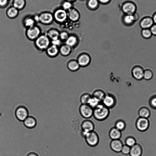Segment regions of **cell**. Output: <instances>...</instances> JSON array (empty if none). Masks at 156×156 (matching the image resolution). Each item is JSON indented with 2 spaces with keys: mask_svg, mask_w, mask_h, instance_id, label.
Segmentation results:
<instances>
[{
  "mask_svg": "<svg viewBox=\"0 0 156 156\" xmlns=\"http://www.w3.org/2000/svg\"><path fill=\"white\" fill-rule=\"evenodd\" d=\"M69 36L67 32L62 31L60 32L59 38L62 42L65 41V42Z\"/></svg>",
  "mask_w": 156,
  "mask_h": 156,
  "instance_id": "f35d334b",
  "label": "cell"
},
{
  "mask_svg": "<svg viewBox=\"0 0 156 156\" xmlns=\"http://www.w3.org/2000/svg\"><path fill=\"white\" fill-rule=\"evenodd\" d=\"M108 135L112 140L120 139L122 136V131L114 127L110 129Z\"/></svg>",
  "mask_w": 156,
  "mask_h": 156,
  "instance_id": "ffe728a7",
  "label": "cell"
},
{
  "mask_svg": "<svg viewBox=\"0 0 156 156\" xmlns=\"http://www.w3.org/2000/svg\"><path fill=\"white\" fill-rule=\"evenodd\" d=\"M144 69L140 65L134 66L131 69V72L132 77L137 81H140L143 79Z\"/></svg>",
  "mask_w": 156,
  "mask_h": 156,
  "instance_id": "52a82bcc",
  "label": "cell"
},
{
  "mask_svg": "<svg viewBox=\"0 0 156 156\" xmlns=\"http://www.w3.org/2000/svg\"><path fill=\"white\" fill-rule=\"evenodd\" d=\"M63 9L65 10H69L72 6L71 3L69 1L65 2L62 4Z\"/></svg>",
  "mask_w": 156,
  "mask_h": 156,
  "instance_id": "7bdbcfd3",
  "label": "cell"
},
{
  "mask_svg": "<svg viewBox=\"0 0 156 156\" xmlns=\"http://www.w3.org/2000/svg\"><path fill=\"white\" fill-rule=\"evenodd\" d=\"M67 16L70 20L73 21L77 20L79 18L78 12L74 9H69L67 13Z\"/></svg>",
  "mask_w": 156,
  "mask_h": 156,
  "instance_id": "f546056e",
  "label": "cell"
},
{
  "mask_svg": "<svg viewBox=\"0 0 156 156\" xmlns=\"http://www.w3.org/2000/svg\"><path fill=\"white\" fill-rule=\"evenodd\" d=\"M34 44L38 51L43 52L51 44V41L46 34L42 33L34 41Z\"/></svg>",
  "mask_w": 156,
  "mask_h": 156,
  "instance_id": "6da1fadb",
  "label": "cell"
},
{
  "mask_svg": "<svg viewBox=\"0 0 156 156\" xmlns=\"http://www.w3.org/2000/svg\"><path fill=\"white\" fill-rule=\"evenodd\" d=\"M36 23L33 16H28L24 18L23 21L24 26L26 29L34 26Z\"/></svg>",
  "mask_w": 156,
  "mask_h": 156,
  "instance_id": "83f0119b",
  "label": "cell"
},
{
  "mask_svg": "<svg viewBox=\"0 0 156 156\" xmlns=\"http://www.w3.org/2000/svg\"><path fill=\"white\" fill-rule=\"evenodd\" d=\"M139 17L137 12L132 15L125 14L123 18V21L126 26L131 27L138 20Z\"/></svg>",
  "mask_w": 156,
  "mask_h": 156,
  "instance_id": "4fadbf2b",
  "label": "cell"
},
{
  "mask_svg": "<svg viewBox=\"0 0 156 156\" xmlns=\"http://www.w3.org/2000/svg\"><path fill=\"white\" fill-rule=\"evenodd\" d=\"M110 0H98V1L102 3H106L108 2Z\"/></svg>",
  "mask_w": 156,
  "mask_h": 156,
  "instance_id": "c3c4849f",
  "label": "cell"
},
{
  "mask_svg": "<svg viewBox=\"0 0 156 156\" xmlns=\"http://www.w3.org/2000/svg\"><path fill=\"white\" fill-rule=\"evenodd\" d=\"M109 109L101 102L93 109V116L98 121L104 120L109 115Z\"/></svg>",
  "mask_w": 156,
  "mask_h": 156,
  "instance_id": "7a4b0ae2",
  "label": "cell"
},
{
  "mask_svg": "<svg viewBox=\"0 0 156 156\" xmlns=\"http://www.w3.org/2000/svg\"><path fill=\"white\" fill-rule=\"evenodd\" d=\"M80 126L81 129V135L83 138L87 133L94 130L95 127L93 122L88 119L83 121Z\"/></svg>",
  "mask_w": 156,
  "mask_h": 156,
  "instance_id": "5b68a950",
  "label": "cell"
},
{
  "mask_svg": "<svg viewBox=\"0 0 156 156\" xmlns=\"http://www.w3.org/2000/svg\"><path fill=\"white\" fill-rule=\"evenodd\" d=\"M39 22L44 25H49L54 20L53 14L50 12H44L39 14Z\"/></svg>",
  "mask_w": 156,
  "mask_h": 156,
  "instance_id": "7c38bea8",
  "label": "cell"
},
{
  "mask_svg": "<svg viewBox=\"0 0 156 156\" xmlns=\"http://www.w3.org/2000/svg\"><path fill=\"white\" fill-rule=\"evenodd\" d=\"M19 10L13 6L9 7L6 12V15L9 18L14 19L18 15Z\"/></svg>",
  "mask_w": 156,
  "mask_h": 156,
  "instance_id": "4316f807",
  "label": "cell"
},
{
  "mask_svg": "<svg viewBox=\"0 0 156 156\" xmlns=\"http://www.w3.org/2000/svg\"><path fill=\"white\" fill-rule=\"evenodd\" d=\"M151 17L154 23L156 24V11L153 13Z\"/></svg>",
  "mask_w": 156,
  "mask_h": 156,
  "instance_id": "bcb514c9",
  "label": "cell"
},
{
  "mask_svg": "<svg viewBox=\"0 0 156 156\" xmlns=\"http://www.w3.org/2000/svg\"><path fill=\"white\" fill-rule=\"evenodd\" d=\"M92 95L88 93H83L80 98V101L81 104H87Z\"/></svg>",
  "mask_w": 156,
  "mask_h": 156,
  "instance_id": "8d00e7d4",
  "label": "cell"
},
{
  "mask_svg": "<svg viewBox=\"0 0 156 156\" xmlns=\"http://www.w3.org/2000/svg\"><path fill=\"white\" fill-rule=\"evenodd\" d=\"M154 76V73L153 70L150 68L144 69L143 79L146 80H151Z\"/></svg>",
  "mask_w": 156,
  "mask_h": 156,
  "instance_id": "4dcf8cb0",
  "label": "cell"
},
{
  "mask_svg": "<svg viewBox=\"0 0 156 156\" xmlns=\"http://www.w3.org/2000/svg\"><path fill=\"white\" fill-rule=\"evenodd\" d=\"M79 112L80 115L86 119L93 116V109L88 104H82L80 106Z\"/></svg>",
  "mask_w": 156,
  "mask_h": 156,
  "instance_id": "30bf717a",
  "label": "cell"
},
{
  "mask_svg": "<svg viewBox=\"0 0 156 156\" xmlns=\"http://www.w3.org/2000/svg\"><path fill=\"white\" fill-rule=\"evenodd\" d=\"M27 156H39L37 154L34 152H30L29 153Z\"/></svg>",
  "mask_w": 156,
  "mask_h": 156,
  "instance_id": "7dc6e473",
  "label": "cell"
},
{
  "mask_svg": "<svg viewBox=\"0 0 156 156\" xmlns=\"http://www.w3.org/2000/svg\"><path fill=\"white\" fill-rule=\"evenodd\" d=\"M9 0H0V8H4L8 5Z\"/></svg>",
  "mask_w": 156,
  "mask_h": 156,
  "instance_id": "ee69618b",
  "label": "cell"
},
{
  "mask_svg": "<svg viewBox=\"0 0 156 156\" xmlns=\"http://www.w3.org/2000/svg\"><path fill=\"white\" fill-rule=\"evenodd\" d=\"M106 94L104 91L100 89L94 90L92 96L100 101L101 102L104 99Z\"/></svg>",
  "mask_w": 156,
  "mask_h": 156,
  "instance_id": "1f68e13d",
  "label": "cell"
},
{
  "mask_svg": "<svg viewBox=\"0 0 156 156\" xmlns=\"http://www.w3.org/2000/svg\"><path fill=\"white\" fill-rule=\"evenodd\" d=\"M122 9L125 14L132 15L137 12V7L133 2L127 1L123 3Z\"/></svg>",
  "mask_w": 156,
  "mask_h": 156,
  "instance_id": "8992f818",
  "label": "cell"
},
{
  "mask_svg": "<svg viewBox=\"0 0 156 156\" xmlns=\"http://www.w3.org/2000/svg\"><path fill=\"white\" fill-rule=\"evenodd\" d=\"M23 122L24 126L29 129L35 127L37 123L36 120L34 117L29 116Z\"/></svg>",
  "mask_w": 156,
  "mask_h": 156,
  "instance_id": "cb8c5ba5",
  "label": "cell"
},
{
  "mask_svg": "<svg viewBox=\"0 0 156 156\" xmlns=\"http://www.w3.org/2000/svg\"><path fill=\"white\" fill-rule=\"evenodd\" d=\"M102 103L109 109L112 108L116 105L117 99L113 94L108 93L105 95L101 101Z\"/></svg>",
  "mask_w": 156,
  "mask_h": 156,
  "instance_id": "9c48e42d",
  "label": "cell"
},
{
  "mask_svg": "<svg viewBox=\"0 0 156 156\" xmlns=\"http://www.w3.org/2000/svg\"><path fill=\"white\" fill-rule=\"evenodd\" d=\"M98 4V0H89L88 5L90 8L94 9L97 7Z\"/></svg>",
  "mask_w": 156,
  "mask_h": 156,
  "instance_id": "ab89813d",
  "label": "cell"
},
{
  "mask_svg": "<svg viewBox=\"0 0 156 156\" xmlns=\"http://www.w3.org/2000/svg\"><path fill=\"white\" fill-rule=\"evenodd\" d=\"M139 117L148 119L151 116V112L148 108L145 106L140 107L138 111Z\"/></svg>",
  "mask_w": 156,
  "mask_h": 156,
  "instance_id": "44dd1931",
  "label": "cell"
},
{
  "mask_svg": "<svg viewBox=\"0 0 156 156\" xmlns=\"http://www.w3.org/2000/svg\"><path fill=\"white\" fill-rule=\"evenodd\" d=\"M141 34L142 37L146 39L151 38L152 36L150 29H142L141 31Z\"/></svg>",
  "mask_w": 156,
  "mask_h": 156,
  "instance_id": "e575fe53",
  "label": "cell"
},
{
  "mask_svg": "<svg viewBox=\"0 0 156 156\" xmlns=\"http://www.w3.org/2000/svg\"><path fill=\"white\" fill-rule=\"evenodd\" d=\"M78 43L77 38L74 35L69 36L65 41V43L72 48L76 46Z\"/></svg>",
  "mask_w": 156,
  "mask_h": 156,
  "instance_id": "d4e9b609",
  "label": "cell"
},
{
  "mask_svg": "<svg viewBox=\"0 0 156 156\" xmlns=\"http://www.w3.org/2000/svg\"><path fill=\"white\" fill-rule=\"evenodd\" d=\"M15 114L17 119L22 122H23L29 116L27 109L23 106H19L16 109Z\"/></svg>",
  "mask_w": 156,
  "mask_h": 156,
  "instance_id": "5bb4252c",
  "label": "cell"
},
{
  "mask_svg": "<svg viewBox=\"0 0 156 156\" xmlns=\"http://www.w3.org/2000/svg\"><path fill=\"white\" fill-rule=\"evenodd\" d=\"M150 122L148 119L139 117L136 120L135 126L137 129L140 132H144L149 128Z\"/></svg>",
  "mask_w": 156,
  "mask_h": 156,
  "instance_id": "ba28073f",
  "label": "cell"
},
{
  "mask_svg": "<svg viewBox=\"0 0 156 156\" xmlns=\"http://www.w3.org/2000/svg\"><path fill=\"white\" fill-rule=\"evenodd\" d=\"M45 52L48 57L50 58H55L59 53V47L51 44Z\"/></svg>",
  "mask_w": 156,
  "mask_h": 156,
  "instance_id": "e0dca14e",
  "label": "cell"
},
{
  "mask_svg": "<svg viewBox=\"0 0 156 156\" xmlns=\"http://www.w3.org/2000/svg\"><path fill=\"white\" fill-rule=\"evenodd\" d=\"M123 144L120 139L112 140L110 143L111 150L116 153L121 152Z\"/></svg>",
  "mask_w": 156,
  "mask_h": 156,
  "instance_id": "ac0fdd59",
  "label": "cell"
},
{
  "mask_svg": "<svg viewBox=\"0 0 156 156\" xmlns=\"http://www.w3.org/2000/svg\"><path fill=\"white\" fill-rule=\"evenodd\" d=\"M125 144L131 147L137 143L136 139L133 136H129L127 137L125 140Z\"/></svg>",
  "mask_w": 156,
  "mask_h": 156,
  "instance_id": "d590c367",
  "label": "cell"
},
{
  "mask_svg": "<svg viewBox=\"0 0 156 156\" xmlns=\"http://www.w3.org/2000/svg\"><path fill=\"white\" fill-rule=\"evenodd\" d=\"M26 4L25 0H13L12 2V6L19 10L23 9Z\"/></svg>",
  "mask_w": 156,
  "mask_h": 156,
  "instance_id": "f1b7e54d",
  "label": "cell"
},
{
  "mask_svg": "<svg viewBox=\"0 0 156 156\" xmlns=\"http://www.w3.org/2000/svg\"><path fill=\"white\" fill-rule=\"evenodd\" d=\"M9 1L10 0H9Z\"/></svg>",
  "mask_w": 156,
  "mask_h": 156,
  "instance_id": "f907efd6",
  "label": "cell"
},
{
  "mask_svg": "<svg viewBox=\"0 0 156 156\" xmlns=\"http://www.w3.org/2000/svg\"><path fill=\"white\" fill-rule=\"evenodd\" d=\"M42 33L40 27L36 25L27 28L25 32L26 36L27 39L33 41Z\"/></svg>",
  "mask_w": 156,
  "mask_h": 156,
  "instance_id": "3957f363",
  "label": "cell"
},
{
  "mask_svg": "<svg viewBox=\"0 0 156 156\" xmlns=\"http://www.w3.org/2000/svg\"><path fill=\"white\" fill-rule=\"evenodd\" d=\"M62 42L61 40L58 38L51 40V44L59 47L62 44Z\"/></svg>",
  "mask_w": 156,
  "mask_h": 156,
  "instance_id": "b9f144b4",
  "label": "cell"
},
{
  "mask_svg": "<svg viewBox=\"0 0 156 156\" xmlns=\"http://www.w3.org/2000/svg\"><path fill=\"white\" fill-rule=\"evenodd\" d=\"M150 29L152 35L156 36V24L154 23Z\"/></svg>",
  "mask_w": 156,
  "mask_h": 156,
  "instance_id": "f6af8a7d",
  "label": "cell"
},
{
  "mask_svg": "<svg viewBox=\"0 0 156 156\" xmlns=\"http://www.w3.org/2000/svg\"><path fill=\"white\" fill-rule=\"evenodd\" d=\"M154 24L152 17L150 16L143 17L139 22V25L142 29H150Z\"/></svg>",
  "mask_w": 156,
  "mask_h": 156,
  "instance_id": "2e32d148",
  "label": "cell"
},
{
  "mask_svg": "<svg viewBox=\"0 0 156 156\" xmlns=\"http://www.w3.org/2000/svg\"><path fill=\"white\" fill-rule=\"evenodd\" d=\"M76 60L80 67H85L88 66L90 63L91 58L88 53L83 52L78 55Z\"/></svg>",
  "mask_w": 156,
  "mask_h": 156,
  "instance_id": "8fae6325",
  "label": "cell"
},
{
  "mask_svg": "<svg viewBox=\"0 0 156 156\" xmlns=\"http://www.w3.org/2000/svg\"><path fill=\"white\" fill-rule=\"evenodd\" d=\"M72 48L65 43L62 44L59 47V53L64 56H68L71 52Z\"/></svg>",
  "mask_w": 156,
  "mask_h": 156,
  "instance_id": "7402d4cb",
  "label": "cell"
},
{
  "mask_svg": "<svg viewBox=\"0 0 156 156\" xmlns=\"http://www.w3.org/2000/svg\"><path fill=\"white\" fill-rule=\"evenodd\" d=\"M148 104L151 108L156 110V94L150 97L148 100Z\"/></svg>",
  "mask_w": 156,
  "mask_h": 156,
  "instance_id": "74e56055",
  "label": "cell"
},
{
  "mask_svg": "<svg viewBox=\"0 0 156 156\" xmlns=\"http://www.w3.org/2000/svg\"><path fill=\"white\" fill-rule=\"evenodd\" d=\"M143 153V149L141 146L136 143L130 147L129 155L130 156H141Z\"/></svg>",
  "mask_w": 156,
  "mask_h": 156,
  "instance_id": "d6986e66",
  "label": "cell"
},
{
  "mask_svg": "<svg viewBox=\"0 0 156 156\" xmlns=\"http://www.w3.org/2000/svg\"><path fill=\"white\" fill-rule=\"evenodd\" d=\"M101 102L99 100L92 96L87 104L94 109Z\"/></svg>",
  "mask_w": 156,
  "mask_h": 156,
  "instance_id": "836d02e7",
  "label": "cell"
},
{
  "mask_svg": "<svg viewBox=\"0 0 156 156\" xmlns=\"http://www.w3.org/2000/svg\"><path fill=\"white\" fill-rule=\"evenodd\" d=\"M114 127L119 130L122 131L125 129L126 127V124L125 121L123 120L119 119L115 121Z\"/></svg>",
  "mask_w": 156,
  "mask_h": 156,
  "instance_id": "d6a6232c",
  "label": "cell"
},
{
  "mask_svg": "<svg viewBox=\"0 0 156 156\" xmlns=\"http://www.w3.org/2000/svg\"><path fill=\"white\" fill-rule=\"evenodd\" d=\"M130 147L126 144H123L121 152L124 155L129 154Z\"/></svg>",
  "mask_w": 156,
  "mask_h": 156,
  "instance_id": "60d3db41",
  "label": "cell"
},
{
  "mask_svg": "<svg viewBox=\"0 0 156 156\" xmlns=\"http://www.w3.org/2000/svg\"><path fill=\"white\" fill-rule=\"evenodd\" d=\"M68 1H74V0H67Z\"/></svg>",
  "mask_w": 156,
  "mask_h": 156,
  "instance_id": "681fc988",
  "label": "cell"
},
{
  "mask_svg": "<svg viewBox=\"0 0 156 156\" xmlns=\"http://www.w3.org/2000/svg\"><path fill=\"white\" fill-rule=\"evenodd\" d=\"M59 33L57 30L51 28L48 30L46 34L51 41L58 38Z\"/></svg>",
  "mask_w": 156,
  "mask_h": 156,
  "instance_id": "484cf974",
  "label": "cell"
},
{
  "mask_svg": "<svg viewBox=\"0 0 156 156\" xmlns=\"http://www.w3.org/2000/svg\"><path fill=\"white\" fill-rule=\"evenodd\" d=\"M67 66L69 70L73 72L78 70L80 67L76 60L74 59L69 61L67 63Z\"/></svg>",
  "mask_w": 156,
  "mask_h": 156,
  "instance_id": "603a6c76",
  "label": "cell"
},
{
  "mask_svg": "<svg viewBox=\"0 0 156 156\" xmlns=\"http://www.w3.org/2000/svg\"><path fill=\"white\" fill-rule=\"evenodd\" d=\"M84 138L87 144L91 147L96 146L99 141V136L98 133L94 130L87 133Z\"/></svg>",
  "mask_w": 156,
  "mask_h": 156,
  "instance_id": "277c9868",
  "label": "cell"
},
{
  "mask_svg": "<svg viewBox=\"0 0 156 156\" xmlns=\"http://www.w3.org/2000/svg\"><path fill=\"white\" fill-rule=\"evenodd\" d=\"M54 19L59 23H62L66 19L67 13L65 10L63 9H58L55 10L53 13Z\"/></svg>",
  "mask_w": 156,
  "mask_h": 156,
  "instance_id": "9a60e30c",
  "label": "cell"
}]
</instances>
